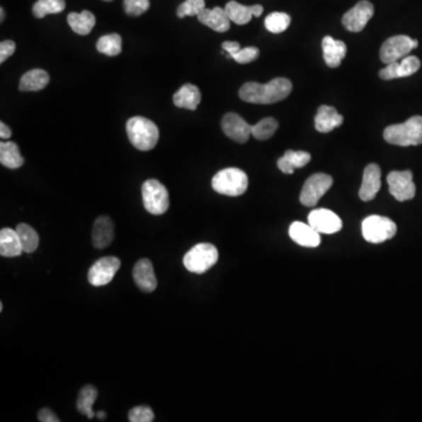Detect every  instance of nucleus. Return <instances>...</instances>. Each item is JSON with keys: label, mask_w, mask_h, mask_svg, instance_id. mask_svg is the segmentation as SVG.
Returning a JSON list of instances; mask_svg holds the SVG:
<instances>
[{"label": "nucleus", "mask_w": 422, "mask_h": 422, "mask_svg": "<svg viewBox=\"0 0 422 422\" xmlns=\"http://www.w3.org/2000/svg\"><path fill=\"white\" fill-rule=\"evenodd\" d=\"M98 399V389L94 386L87 385L79 392L78 400H76V409L79 413L87 416L89 419H93L96 413L93 411V405Z\"/></svg>", "instance_id": "nucleus-29"}, {"label": "nucleus", "mask_w": 422, "mask_h": 422, "mask_svg": "<svg viewBox=\"0 0 422 422\" xmlns=\"http://www.w3.org/2000/svg\"><path fill=\"white\" fill-rule=\"evenodd\" d=\"M96 416H98V419L100 420H105L106 419V413L105 412H99L96 413Z\"/></svg>", "instance_id": "nucleus-45"}, {"label": "nucleus", "mask_w": 422, "mask_h": 422, "mask_svg": "<svg viewBox=\"0 0 422 422\" xmlns=\"http://www.w3.org/2000/svg\"><path fill=\"white\" fill-rule=\"evenodd\" d=\"M127 135L130 143L141 152H149L159 142V128L152 120L134 116L127 121Z\"/></svg>", "instance_id": "nucleus-2"}, {"label": "nucleus", "mask_w": 422, "mask_h": 422, "mask_svg": "<svg viewBox=\"0 0 422 422\" xmlns=\"http://www.w3.org/2000/svg\"><path fill=\"white\" fill-rule=\"evenodd\" d=\"M291 24V17L284 12H273L266 18V28L275 35L286 31Z\"/></svg>", "instance_id": "nucleus-34"}, {"label": "nucleus", "mask_w": 422, "mask_h": 422, "mask_svg": "<svg viewBox=\"0 0 422 422\" xmlns=\"http://www.w3.org/2000/svg\"><path fill=\"white\" fill-rule=\"evenodd\" d=\"M321 46H323L324 60L326 62V65L331 69L339 67L348 52V46L344 41L336 40L330 35H326L323 39Z\"/></svg>", "instance_id": "nucleus-21"}, {"label": "nucleus", "mask_w": 422, "mask_h": 422, "mask_svg": "<svg viewBox=\"0 0 422 422\" xmlns=\"http://www.w3.org/2000/svg\"><path fill=\"white\" fill-rule=\"evenodd\" d=\"M278 126L280 125L276 119L266 118L252 126V137H255L256 140H269L270 137H273V134L276 133Z\"/></svg>", "instance_id": "nucleus-33"}, {"label": "nucleus", "mask_w": 422, "mask_h": 422, "mask_svg": "<svg viewBox=\"0 0 422 422\" xmlns=\"http://www.w3.org/2000/svg\"><path fill=\"white\" fill-rule=\"evenodd\" d=\"M3 309H4L3 303H0V312H3Z\"/></svg>", "instance_id": "nucleus-47"}, {"label": "nucleus", "mask_w": 422, "mask_h": 422, "mask_svg": "<svg viewBox=\"0 0 422 422\" xmlns=\"http://www.w3.org/2000/svg\"><path fill=\"white\" fill-rule=\"evenodd\" d=\"M361 232L367 242L379 244L394 237L397 224L389 218L373 215L363 221Z\"/></svg>", "instance_id": "nucleus-7"}, {"label": "nucleus", "mask_w": 422, "mask_h": 422, "mask_svg": "<svg viewBox=\"0 0 422 422\" xmlns=\"http://www.w3.org/2000/svg\"><path fill=\"white\" fill-rule=\"evenodd\" d=\"M0 14H1V18H0V21H4V17H5V12H4V8H0Z\"/></svg>", "instance_id": "nucleus-46"}, {"label": "nucleus", "mask_w": 422, "mask_h": 422, "mask_svg": "<svg viewBox=\"0 0 422 422\" xmlns=\"http://www.w3.org/2000/svg\"><path fill=\"white\" fill-rule=\"evenodd\" d=\"M96 50L108 57H116L122 51V38L116 33L103 35L96 42Z\"/></svg>", "instance_id": "nucleus-30"}, {"label": "nucleus", "mask_w": 422, "mask_h": 422, "mask_svg": "<svg viewBox=\"0 0 422 422\" xmlns=\"http://www.w3.org/2000/svg\"><path fill=\"white\" fill-rule=\"evenodd\" d=\"M379 76L382 80H393V79L399 78V62H391L386 66L385 69H382L379 72Z\"/></svg>", "instance_id": "nucleus-41"}, {"label": "nucleus", "mask_w": 422, "mask_h": 422, "mask_svg": "<svg viewBox=\"0 0 422 422\" xmlns=\"http://www.w3.org/2000/svg\"><path fill=\"white\" fill-rule=\"evenodd\" d=\"M217 261L218 251L216 246L210 243H201L186 253L183 264L188 271L202 275L211 269Z\"/></svg>", "instance_id": "nucleus-5"}, {"label": "nucleus", "mask_w": 422, "mask_h": 422, "mask_svg": "<svg viewBox=\"0 0 422 422\" xmlns=\"http://www.w3.org/2000/svg\"><path fill=\"white\" fill-rule=\"evenodd\" d=\"M222 47L232 57L241 50V45L237 41H225L222 44Z\"/></svg>", "instance_id": "nucleus-43"}, {"label": "nucleus", "mask_w": 422, "mask_h": 422, "mask_svg": "<svg viewBox=\"0 0 422 422\" xmlns=\"http://www.w3.org/2000/svg\"><path fill=\"white\" fill-rule=\"evenodd\" d=\"M11 135H12V132H11L8 126L4 122H0V137L3 140H7V139H10Z\"/></svg>", "instance_id": "nucleus-44"}, {"label": "nucleus", "mask_w": 422, "mask_h": 422, "mask_svg": "<svg viewBox=\"0 0 422 422\" xmlns=\"http://www.w3.org/2000/svg\"><path fill=\"white\" fill-rule=\"evenodd\" d=\"M121 262L118 257L108 256L103 257L93 264L89 271V282L92 286L99 287L105 286L112 282L119 271Z\"/></svg>", "instance_id": "nucleus-11"}, {"label": "nucleus", "mask_w": 422, "mask_h": 422, "mask_svg": "<svg viewBox=\"0 0 422 422\" xmlns=\"http://www.w3.org/2000/svg\"><path fill=\"white\" fill-rule=\"evenodd\" d=\"M143 207L149 214L164 215L169 209L167 188L157 180H147L142 184Z\"/></svg>", "instance_id": "nucleus-6"}, {"label": "nucleus", "mask_w": 422, "mask_h": 422, "mask_svg": "<svg viewBox=\"0 0 422 422\" xmlns=\"http://www.w3.org/2000/svg\"><path fill=\"white\" fill-rule=\"evenodd\" d=\"M17 45L12 40H4L0 42V64H4L16 52Z\"/></svg>", "instance_id": "nucleus-40"}, {"label": "nucleus", "mask_w": 422, "mask_h": 422, "mask_svg": "<svg viewBox=\"0 0 422 422\" xmlns=\"http://www.w3.org/2000/svg\"><path fill=\"white\" fill-rule=\"evenodd\" d=\"M211 186L218 194L232 198L241 196L248 189V175L239 168H225L212 177Z\"/></svg>", "instance_id": "nucleus-4"}, {"label": "nucleus", "mask_w": 422, "mask_h": 422, "mask_svg": "<svg viewBox=\"0 0 422 422\" xmlns=\"http://www.w3.org/2000/svg\"><path fill=\"white\" fill-rule=\"evenodd\" d=\"M382 188V169L378 164H368L365 168L363 183L359 190V198L364 202L375 200Z\"/></svg>", "instance_id": "nucleus-15"}, {"label": "nucleus", "mask_w": 422, "mask_h": 422, "mask_svg": "<svg viewBox=\"0 0 422 422\" xmlns=\"http://www.w3.org/2000/svg\"><path fill=\"white\" fill-rule=\"evenodd\" d=\"M103 1H113V0H103Z\"/></svg>", "instance_id": "nucleus-48"}, {"label": "nucleus", "mask_w": 422, "mask_h": 422, "mask_svg": "<svg viewBox=\"0 0 422 422\" xmlns=\"http://www.w3.org/2000/svg\"><path fill=\"white\" fill-rule=\"evenodd\" d=\"M201 91H200L198 86L186 84L175 93L174 96H173V103L178 108L196 110L198 105L201 103Z\"/></svg>", "instance_id": "nucleus-23"}, {"label": "nucleus", "mask_w": 422, "mask_h": 422, "mask_svg": "<svg viewBox=\"0 0 422 422\" xmlns=\"http://www.w3.org/2000/svg\"><path fill=\"white\" fill-rule=\"evenodd\" d=\"M134 282L143 292H153L157 287V280L154 273L153 263L148 258L137 261L133 269Z\"/></svg>", "instance_id": "nucleus-16"}, {"label": "nucleus", "mask_w": 422, "mask_h": 422, "mask_svg": "<svg viewBox=\"0 0 422 422\" xmlns=\"http://www.w3.org/2000/svg\"><path fill=\"white\" fill-rule=\"evenodd\" d=\"M24 157L21 156V149L17 143H0V164L8 169H18L24 164Z\"/></svg>", "instance_id": "nucleus-28"}, {"label": "nucleus", "mask_w": 422, "mask_h": 422, "mask_svg": "<svg viewBox=\"0 0 422 422\" xmlns=\"http://www.w3.org/2000/svg\"><path fill=\"white\" fill-rule=\"evenodd\" d=\"M65 0H38L33 5L32 12L38 19H42L47 14L60 13L65 10Z\"/></svg>", "instance_id": "nucleus-32"}, {"label": "nucleus", "mask_w": 422, "mask_h": 422, "mask_svg": "<svg viewBox=\"0 0 422 422\" xmlns=\"http://www.w3.org/2000/svg\"><path fill=\"white\" fill-rule=\"evenodd\" d=\"M50 82V74L44 69H32L21 76L19 89L21 92H38Z\"/></svg>", "instance_id": "nucleus-26"}, {"label": "nucleus", "mask_w": 422, "mask_h": 422, "mask_svg": "<svg viewBox=\"0 0 422 422\" xmlns=\"http://www.w3.org/2000/svg\"><path fill=\"white\" fill-rule=\"evenodd\" d=\"M69 28L80 35H87L92 32L96 26V16L89 11H82L81 13L72 12L67 17Z\"/></svg>", "instance_id": "nucleus-27"}, {"label": "nucleus", "mask_w": 422, "mask_h": 422, "mask_svg": "<svg viewBox=\"0 0 422 422\" xmlns=\"http://www.w3.org/2000/svg\"><path fill=\"white\" fill-rule=\"evenodd\" d=\"M419 46L416 39H411L407 35H395L389 38L380 48V59L386 65L399 62Z\"/></svg>", "instance_id": "nucleus-9"}, {"label": "nucleus", "mask_w": 422, "mask_h": 422, "mask_svg": "<svg viewBox=\"0 0 422 422\" xmlns=\"http://www.w3.org/2000/svg\"><path fill=\"white\" fill-rule=\"evenodd\" d=\"M387 183L389 193L397 201H409L416 196V187L413 182L412 171H392L388 174Z\"/></svg>", "instance_id": "nucleus-10"}, {"label": "nucleus", "mask_w": 422, "mask_h": 422, "mask_svg": "<svg viewBox=\"0 0 422 422\" xmlns=\"http://www.w3.org/2000/svg\"><path fill=\"white\" fill-rule=\"evenodd\" d=\"M259 57V50L257 47L241 48L237 53L232 55V58L239 64H249V62H255Z\"/></svg>", "instance_id": "nucleus-39"}, {"label": "nucleus", "mask_w": 422, "mask_h": 422, "mask_svg": "<svg viewBox=\"0 0 422 422\" xmlns=\"http://www.w3.org/2000/svg\"><path fill=\"white\" fill-rule=\"evenodd\" d=\"M343 122V115L331 106H320L314 118V126L319 133H330L338 127H341Z\"/></svg>", "instance_id": "nucleus-19"}, {"label": "nucleus", "mask_w": 422, "mask_h": 422, "mask_svg": "<svg viewBox=\"0 0 422 422\" xmlns=\"http://www.w3.org/2000/svg\"><path fill=\"white\" fill-rule=\"evenodd\" d=\"M333 184V178L330 175L318 173L307 178L304 183L303 189L300 193V203L305 207H316L320 198L326 194L329 189Z\"/></svg>", "instance_id": "nucleus-8"}, {"label": "nucleus", "mask_w": 422, "mask_h": 422, "mask_svg": "<svg viewBox=\"0 0 422 422\" xmlns=\"http://www.w3.org/2000/svg\"><path fill=\"white\" fill-rule=\"evenodd\" d=\"M128 419L130 422H152L155 419V414L149 406H137L130 409Z\"/></svg>", "instance_id": "nucleus-38"}, {"label": "nucleus", "mask_w": 422, "mask_h": 422, "mask_svg": "<svg viewBox=\"0 0 422 422\" xmlns=\"http://www.w3.org/2000/svg\"><path fill=\"white\" fill-rule=\"evenodd\" d=\"M225 12L228 14L229 19L237 25H246L251 21L252 17H261L263 13L262 5H252L246 6L237 3L235 0L229 1L225 5Z\"/></svg>", "instance_id": "nucleus-17"}, {"label": "nucleus", "mask_w": 422, "mask_h": 422, "mask_svg": "<svg viewBox=\"0 0 422 422\" xmlns=\"http://www.w3.org/2000/svg\"><path fill=\"white\" fill-rule=\"evenodd\" d=\"M311 161V155L307 152L286 150L285 154L277 161V166L284 174H293L298 168H303Z\"/></svg>", "instance_id": "nucleus-25"}, {"label": "nucleus", "mask_w": 422, "mask_h": 422, "mask_svg": "<svg viewBox=\"0 0 422 422\" xmlns=\"http://www.w3.org/2000/svg\"><path fill=\"white\" fill-rule=\"evenodd\" d=\"M421 62L414 55H407L399 62V78H406L419 71Z\"/></svg>", "instance_id": "nucleus-36"}, {"label": "nucleus", "mask_w": 422, "mask_h": 422, "mask_svg": "<svg viewBox=\"0 0 422 422\" xmlns=\"http://www.w3.org/2000/svg\"><path fill=\"white\" fill-rule=\"evenodd\" d=\"M292 92V84L285 78H276L268 84L246 82L239 89V98L249 103L271 105L286 99Z\"/></svg>", "instance_id": "nucleus-1"}, {"label": "nucleus", "mask_w": 422, "mask_h": 422, "mask_svg": "<svg viewBox=\"0 0 422 422\" xmlns=\"http://www.w3.org/2000/svg\"><path fill=\"white\" fill-rule=\"evenodd\" d=\"M16 230H17L18 236L21 239L24 252H26V253L35 252L39 246V235H38L35 229L26 224V223H21V224H18Z\"/></svg>", "instance_id": "nucleus-31"}, {"label": "nucleus", "mask_w": 422, "mask_h": 422, "mask_svg": "<svg viewBox=\"0 0 422 422\" xmlns=\"http://www.w3.org/2000/svg\"><path fill=\"white\" fill-rule=\"evenodd\" d=\"M375 14V6L368 0H361L343 17V25L350 32H360Z\"/></svg>", "instance_id": "nucleus-12"}, {"label": "nucleus", "mask_w": 422, "mask_h": 422, "mask_svg": "<svg viewBox=\"0 0 422 422\" xmlns=\"http://www.w3.org/2000/svg\"><path fill=\"white\" fill-rule=\"evenodd\" d=\"M198 19L201 24L208 26L212 31L224 33L230 28V19L225 12V8L214 7V8H205L198 14Z\"/></svg>", "instance_id": "nucleus-20"}, {"label": "nucleus", "mask_w": 422, "mask_h": 422, "mask_svg": "<svg viewBox=\"0 0 422 422\" xmlns=\"http://www.w3.org/2000/svg\"><path fill=\"white\" fill-rule=\"evenodd\" d=\"M38 419L39 421L41 422H59L60 419H59L57 414H55L52 409H42L39 411L38 413Z\"/></svg>", "instance_id": "nucleus-42"}, {"label": "nucleus", "mask_w": 422, "mask_h": 422, "mask_svg": "<svg viewBox=\"0 0 422 422\" xmlns=\"http://www.w3.org/2000/svg\"><path fill=\"white\" fill-rule=\"evenodd\" d=\"M309 224L319 234H336L343 228V222L337 214L327 209H316L309 215Z\"/></svg>", "instance_id": "nucleus-13"}, {"label": "nucleus", "mask_w": 422, "mask_h": 422, "mask_svg": "<svg viewBox=\"0 0 422 422\" xmlns=\"http://www.w3.org/2000/svg\"><path fill=\"white\" fill-rule=\"evenodd\" d=\"M222 130L229 139L237 143H246L252 135V126L236 113H228L223 116Z\"/></svg>", "instance_id": "nucleus-14"}, {"label": "nucleus", "mask_w": 422, "mask_h": 422, "mask_svg": "<svg viewBox=\"0 0 422 422\" xmlns=\"http://www.w3.org/2000/svg\"><path fill=\"white\" fill-rule=\"evenodd\" d=\"M205 8V0H186L177 7V17H194V16L198 17Z\"/></svg>", "instance_id": "nucleus-35"}, {"label": "nucleus", "mask_w": 422, "mask_h": 422, "mask_svg": "<svg viewBox=\"0 0 422 422\" xmlns=\"http://www.w3.org/2000/svg\"><path fill=\"white\" fill-rule=\"evenodd\" d=\"M290 237L293 242L307 248H316L320 244V234L310 224L302 222H293L289 230Z\"/></svg>", "instance_id": "nucleus-22"}, {"label": "nucleus", "mask_w": 422, "mask_h": 422, "mask_svg": "<svg viewBox=\"0 0 422 422\" xmlns=\"http://www.w3.org/2000/svg\"><path fill=\"white\" fill-rule=\"evenodd\" d=\"M149 0H123L125 12L130 17H139L149 10Z\"/></svg>", "instance_id": "nucleus-37"}, {"label": "nucleus", "mask_w": 422, "mask_h": 422, "mask_svg": "<svg viewBox=\"0 0 422 422\" xmlns=\"http://www.w3.org/2000/svg\"><path fill=\"white\" fill-rule=\"evenodd\" d=\"M24 252L17 230L4 228L0 230V255L7 258L18 257Z\"/></svg>", "instance_id": "nucleus-24"}, {"label": "nucleus", "mask_w": 422, "mask_h": 422, "mask_svg": "<svg viewBox=\"0 0 422 422\" xmlns=\"http://www.w3.org/2000/svg\"><path fill=\"white\" fill-rule=\"evenodd\" d=\"M114 223L108 216H100L94 222L92 230L93 246L96 249H105L110 246L114 239Z\"/></svg>", "instance_id": "nucleus-18"}, {"label": "nucleus", "mask_w": 422, "mask_h": 422, "mask_svg": "<svg viewBox=\"0 0 422 422\" xmlns=\"http://www.w3.org/2000/svg\"><path fill=\"white\" fill-rule=\"evenodd\" d=\"M386 142L394 146L409 147L422 144V116L416 115L406 122L392 125L384 130Z\"/></svg>", "instance_id": "nucleus-3"}]
</instances>
